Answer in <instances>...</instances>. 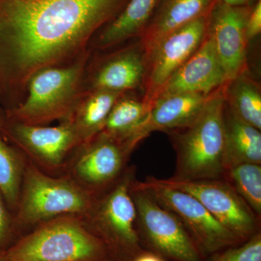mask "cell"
Wrapping results in <instances>:
<instances>
[{
    "instance_id": "obj_21",
    "label": "cell",
    "mask_w": 261,
    "mask_h": 261,
    "mask_svg": "<svg viewBox=\"0 0 261 261\" xmlns=\"http://www.w3.org/2000/svg\"><path fill=\"white\" fill-rule=\"evenodd\" d=\"M225 99L242 121L261 130V94L255 82L243 72L225 85Z\"/></svg>"
},
{
    "instance_id": "obj_24",
    "label": "cell",
    "mask_w": 261,
    "mask_h": 261,
    "mask_svg": "<svg viewBox=\"0 0 261 261\" xmlns=\"http://www.w3.org/2000/svg\"><path fill=\"white\" fill-rule=\"evenodd\" d=\"M224 179L261 218V164L245 163L231 166Z\"/></svg>"
},
{
    "instance_id": "obj_12",
    "label": "cell",
    "mask_w": 261,
    "mask_h": 261,
    "mask_svg": "<svg viewBox=\"0 0 261 261\" xmlns=\"http://www.w3.org/2000/svg\"><path fill=\"white\" fill-rule=\"evenodd\" d=\"M207 23V15L196 19L163 38L152 49L146 59V103L151 104L168 79L197 51L205 39Z\"/></svg>"
},
{
    "instance_id": "obj_11",
    "label": "cell",
    "mask_w": 261,
    "mask_h": 261,
    "mask_svg": "<svg viewBox=\"0 0 261 261\" xmlns=\"http://www.w3.org/2000/svg\"><path fill=\"white\" fill-rule=\"evenodd\" d=\"M168 186L193 196L242 243L261 231V218L224 179H161Z\"/></svg>"
},
{
    "instance_id": "obj_7",
    "label": "cell",
    "mask_w": 261,
    "mask_h": 261,
    "mask_svg": "<svg viewBox=\"0 0 261 261\" xmlns=\"http://www.w3.org/2000/svg\"><path fill=\"white\" fill-rule=\"evenodd\" d=\"M130 194L137 211V228L141 246L166 261H206L181 221L159 205L141 188L135 178Z\"/></svg>"
},
{
    "instance_id": "obj_25",
    "label": "cell",
    "mask_w": 261,
    "mask_h": 261,
    "mask_svg": "<svg viewBox=\"0 0 261 261\" xmlns=\"http://www.w3.org/2000/svg\"><path fill=\"white\" fill-rule=\"evenodd\" d=\"M206 261H261V231L240 245L211 254Z\"/></svg>"
},
{
    "instance_id": "obj_31",
    "label": "cell",
    "mask_w": 261,
    "mask_h": 261,
    "mask_svg": "<svg viewBox=\"0 0 261 261\" xmlns=\"http://www.w3.org/2000/svg\"><path fill=\"white\" fill-rule=\"evenodd\" d=\"M0 261H6L5 257V251L0 250Z\"/></svg>"
},
{
    "instance_id": "obj_19",
    "label": "cell",
    "mask_w": 261,
    "mask_h": 261,
    "mask_svg": "<svg viewBox=\"0 0 261 261\" xmlns=\"http://www.w3.org/2000/svg\"><path fill=\"white\" fill-rule=\"evenodd\" d=\"M123 94L108 90L84 92L68 120L76 132L81 144L101 132L113 106Z\"/></svg>"
},
{
    "instance_id": "obj_14",
    "label": "cell",
    "mask_w": 261,
    "mask_h": 261,
    "mask_svg": "<svg viewBox=\"0 0 261 261\" xmlns=\"http://www.w3.org/2000/svg\"><path fill=\"white\" fill-rule=\"evenodd\" d=\"M147 62L140 43L103 57L91 51L84 70V92L108 90L126 93L145 80Z\"/></svg>"
},
{
    "instance_id": "obj_17",
    "label": "cell",
    "mask_w": 261,
    "mask_h": 261,
    "mask_svg": "<svg viewBox=\"0 0 261 261\" xmlns=\"http://www.w3.org/2000/svg\"><path fill=\"white\" fill-rule=\"evenodd\" d=\"M216 0H160L152 18L141 34L145 59L161 40L196 19L207 16Z\"/></svg>"
},
{
    "instance_id": "obj_16",
    "label": "cell",
    "mask_w": 261,
    "mask_h": 261,
    "mask_svg": "<svg viewBox=\"0 0 261 261\" xmlns=\"http://www.w3.org/2000/svg\"><path fill=\"white\" fill-rule=\"evenodd\" d=\"M211 94H178L154 99L145 119L122 142L134 151L152 132L188 126L200 115Z\"/></svg>"
},
{
    "instance_id": "obj_10",
    "label": "cell",
    "mask_w": 261,
    "mask_h": 261,
    "mask_svg": "<svg viewBox=\"0 0 261 261\" xmlns=\"http://www.w3.org/2000/svg\"><path fill=\"white\" fill-rule=\"evenodd\" d=\"M132 153L123 142L100 132L74 149L63 174L99 195L123 176Z\"/></svg>"
},
{
    "instance_id": "obj_27",
    "label": "cell",
    "mask_w": 261,
    "mask_h": 261,
    "mask_svg": "<svg viewBox=\"0 0 261 261\" xmlns=\"http://www.w3.org/2000/svg\"><path fill=\"white\" fill-rule=\"evenodd\" d=\"M261 32V0H258L250 11L245 27L247 41L252 40Z\"/></svg>"
},
{
    "instance_id": "obj_28",
    "label": "cell",
    "mask_w": 261,
    "mask_h": 261,
    "mask_svg": "<svg viewBox=\"0 0 261 261\" xmlns=\"http://www.w3.org/2000/svg\"><path fill=\"white\" fill-rule=\"evenodd\" d=\"M132 261H166L157 254L147 250H142Z\"/></svg>"
},
{
    "instance_id": "obj_13",
    "label": "cell",
    "mask_w": 261,
    "mask_h": 261,
    "mask_svg": "<svg viewBox=\"0 0 261 261\" xmlns=\"http://www.w3.org/2000/svg\"><path fill=\"white\" fill-rule=\"evenodd\" d=\"M250 10L235 7L220 0L207 15L206 34L211 37L227 83L241 74L247 61L245 27Z\"/></svg>"
},
{
    "instance_id": "obj_18",
    "label": "cell",
    "mask_w": 261,
    "mask_h": 261,
    "mask_svg": "<svg viewBox=\"0 0 261 261\" xmlns=\"http://www.w3.org/2000/svg\"><path fill=\"white\" fill-rule=\"evenodd\" d=\"M160 0H128L118 15L106 24L89 42L91 51H102L140 36L149 23Z\"/></svg>"
},
{
    "instance_id": "obj_9",
    "label": "cell",
    "mask_w": 261,
    "mask_h": 261,
    "mask_svg": "<svg viewBox=\"0 0 261 261\" xmlns=\"http://www.w3.org/2000/svg\"><path fill=\"white\" fill-rule=\"evenodd\" d=\"M137 184L181 221L205 256L243 243L190 194L168 186L154 176L137 180Z\"/></svg>"
},
{
    "instance_id": "obj_8",
    "label": "cell",
    "mask_w": 261,
    "mask_h": 261,
    "mask_svg": "<svg viewBox=\"0 0 261 261\" xmlns=\"http://www.w3.org/2000/svg\"><path fill=\"white\" fill-rule=\"evenodd\" d=\"M0 135L33 164L53 176L63 175L70 155L81 144L68 121L56 126H36L6 117Z\"/></svg>"
},
{
    "instance_id": "obj_5",
    "label": "cell",
    "mask_w": 261,
    "mask_h": 261,
    "mask_svg": "<svg viewBox=\"0 0 261 261\" xmlns=\"http://www.w3.org/2000/svg\"><path fill=\"white\" fill-rule=\"evenodd\" d=\"M90 54L88 50L68 64L37 72L29 80L23 102L5 111L7 118L36 126L69 120L84 94V70Z\"/></svg>"
},
{
    "instance_id": "obj_6",
    "label": "cell",
    "mask_w": 261,
    "mask_h": 261,
    "mask_svg": "<svg viewBox=\"0 0 261 261\" xmlns=\"http://www.w3.org/2000/svg\"><path fill=\"white\" fill-rule=\"evenodd\" d=\"M135 166H128L119 179L96 196L86 224L104 244L112 261H132L144 249L137 228V211L130 194L136 178Z\"/></svg>"
},
{
    "instance_id": "obj_3",
    "label": "cell",
    "mask_w": 261,
    "mask_h": 261,
    "mask_svg": "<svg viewBox=\"0 0 261 261\" xmlns=\"http://www.w3.org/2000/svg\"><path fill=\"white\" fill-rule=\"evenodd\" d=\"M6 261H112L83 217L63 215L38 224L5 250Z\"/></svg>"
},
{
    "instance_id": "obj_29",
    "label": "cell",
    "mask_w": 261,
    "mask_h": 261,
    "mask_svg": "<svg viewBox=\"0 0 261 261\" xmlns=\"http://www.w3.org/2000/svg\"><path fill=\"white\" fill-rule=\"evenodd\" d=\"M220 1L231 6L242 7L247 6L252 0H220Z\"/></svg>"
},
{
    "instance_id": "obj_23",
    "label": "cell",
    "mask_w": 261,
    "mask_h": 261,
    "mask_svg": "<svg viewBox=\"0 0 261 261\" xmlns=\"http://www.w3.org/2000/svg\"><path fill=\"white\" fill-rule=\"evenodd\" d=\"M27 159L0 135V190L15 215Z\"/></svg>"
},
{
    "instance_id": "obj_30",
    "label": "cell",
    "mask_w": 261,
    "mask_h": 261,
    "mask_svg": "<svg viewBox=\"0 0 261 261\" xmlns=\"http://www.w3.org/2000/svg\"><path fill=\"white\" fill-rule=\"evenodd\" d=\"M5 118H6V115H5V111L0 107V132L4 125Z\"/></svg>"
},
{
    "instance_id": "obj_26",
    "label": "cell",
    "mask_w": 261,
    "mask_h": 261,
    "mask_svg": "<svg viewBox=\"0 0 261 261\" xmlns=\"http://www.w3.org/2000/svg\"><path fill=\"white\" fill-rule=\"evenodd\" d=\"M18 239L14 214L10 210L0 190V250H8Z\"/></svg>"
},
{
    "instance_id": "obj_2",
    "label": "cell",
    "mask_w": 261,
    "mask_h": 261,
    "mask_svg": "<svg viewBox=\"0 0 261 261\" xmlns=\"http://www.w3.org/2000/svg\"><path fill=\"white\" fill-rule=\"evenodd\" d=\"M225 86L209 96L188 126L166 132L176 152V180L224 179L228 171L224 128Z\"/></svg>"
},
{
    "instance_id": "obj_4",
    "label": "cell",
    "mask_w": 261,
    "mask_h": 261,
    "mask_svg": "<svg viewBox=\"0 0 261 261\" xmlns=\"http://www.w3.org/2000/svg\"><path fill=\"white\" fill-rule=\"evenodd\" d=\"M96 195L67 175L44 172L27 159L14 215L18 238L38 224L63 215L85 217Z\"/></svg>"
},
{
    "instance_id": "obj_1",
    "label": "cell",
    "mask_w": 261,
    "mask_h": 261,
    "mask_svg": "<svg viewBox=\"0 0 261 261\" xmlns=\"http://www.w3.org/2000/svg\"><path fill=\"white\" fill-rule=\"evenodd\" d=\"M128 0H0V107L23 102L39 70L75 61Z\"/></svg>"
},
{
    "instance_id": "obj_20",
    "label": "cell",
    "mask_w": 261,
    "mask_h": 261,
    "mask_svg": "<svg viewBox=\"0 0 261 261\" xmlns=\"http://www.w3.org/2000/svg\"><path fill=\"white\" fill-rule=\"evenodd\" d=\"M228 169L240 163L261 164V132L238 118L227 104L224 108Z\"/></svg>"
},
{
    "instance_id": "obj_15",
    "label": "cell",
    "mask_w": 261,
    "mask_h": 261,
    "mask_svg": "<svg viewBox=\"0 0 261 261\" xmlns=\"http://www.w3.org/2000/svg\"><path fill=\"white\" fill-rule=\"evenodd\" d=\"M226 84L214 43L206 34L197 51L168 79L152 101L178 94L209 95Z\"/></svg>"
},
{
    "instance_id": "obj_22",
    "label": "cell",
    "mask_w": 261,
    "mask_h": 261,
    "mask_svg": "<svg viewBox=\"0 0 261 261\" xmlns=\"http://www.w3.org/2000/svg\"><path fill=\"white\" fill-rule=\"evenodd\" d=\"M150 105L144 99L122 94L109 113L102 133L120 141L124 140L145 119ZM100 133V132H99Z\"/></svg>"
}]
</instances>
